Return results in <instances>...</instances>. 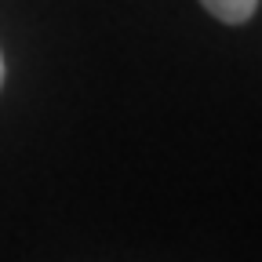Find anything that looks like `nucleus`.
<instances>
[{
	"label": "nucleus",
	"instance_id": "nucleus-1",
	"mask_svg": "<svg viewBox=\"0 0 262 262\" xmlns=\"http://www.w3.org/2000/svg\"><path fill=\"white\" fill-rule=\"evenodd\" d=\"M201 4L219 18V22H229V26H241L255 15L258 0H201Z\"/></svg>",
	"mask_w": 262,
	"mask_h": 262
},
{
	"label": "nucleus",
	"instance_id": "nucleus-2",
	"mask_svg": "<svg viewBox=\"0 0 262 262\" xmlns=\"http://www.w3.org/2000/svg\"><path fill=\"white\" fill-rule=\"evenodd\" d=\"M0 84H4V58H0Z\"/></svg>",
	"mask_w": 262,
	"mask_h": 262
}]
</instances>
